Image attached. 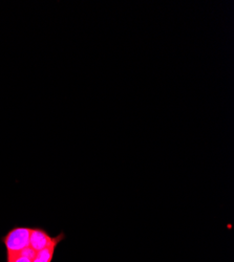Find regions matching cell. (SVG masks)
<instances>
[{
  "label": "cell",
  "mask_w": 234,
  "mask_h": 262,
  "mask_svg": "<svg viewBox=\"0 0 234 262\" xmlns=\"http://www.w3.org/2000/svg\"><path fill=\"white\" fill-rule=\"evenodd\" d=\"M31 227L14 226L4 236L0 242L5 246L6 253H18L30 246Z\"/></svg>",
  "instance_id": "obj_1"
},
{
  "label": "cell",
  "mask_w": 234,
  "mask_h": 262,
  "mask_svg": "<svg viewBox=\"0 0 234 262\" xmlns=\"http://www.w3.org/2000/svg\"><path fill=\"white\" fill-rule=\"evenodd\" d=\"M53 238L54 236H52L47 229L39 226L31 227L30 247H32L36 252L48 247L52 243Z\"/></svg>",
  "instance_id": "obj_2"
},
{
  "label": "cell",
  "mask_w": 234,
  "mask_h": 262,
  "mask_svg": "<svg viewBox=\"0 0 234 262\" xmlns=\"http://www.w3.org/2000/svg\"><path fill=\"white\" fill-rule=\"evenodd\" d=\"M66 238H67V235H66L65 232H60L58 235L54 236L52 243L48 247L36 252V255H35V258L33 259V262H53L58 246Z\"/></svg>",
  "instance_id": "obj_3"
},
{
  "label": "cell",
  "mask_w": 234,
  "mask_h": 262,
  "mask_svg": "<svg viewBox=\"0 0 234 262\" xmlns=\"http://www.w3.org/2000/svg\"><path fill=\"white\" fill-rule=\"evenodd\" d=\"M6 262H33V260L26 257L20 252H18V253H7Z\"/></svg>",
  "instance_id": "obj_4"
}]
</instances>
